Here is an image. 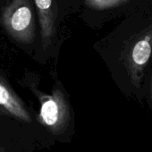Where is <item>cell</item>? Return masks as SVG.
<instances>
[{"label":"cell","instance_id":"1","mask_svg":"<svg viewBox=\"0 0 152 152\" xmlns=\"http://www.w3.org/2000/svg\"><path fill=\"white\" fill-rule=\"evenodd\" d=\"M121 91L148 98L152 59V7L135 12L94 44Z\"/></svg>","mask_w":152,"mask_h":152},{"label":"cell","instance_id":"2","mask_svg":"<svg viewBox=\"0 0 152 152\" xmlns=\"http://www.w3.org/2000/svg\"><path fill=\"white\" fill-rule=\"evenodd\" d=\"M0 26L19 46L39 47V28L34 0H9L0 11Z\"/></svg>","mask_w":152,"mask_h":152},{"label":"cell","instance_id":"3","mask_svg":"<svg viewBox=\"0 0 152 152\" xmlns=\"http://www.w3.org/2000/svg\"><path fill=\"white\" fill-rule=\"evenodd\" d=\"M73 12L91 29H100L107 23L124 19L146 7L140 0H72Z\"/></svg>","mask_w":152,"mask_h":152},{"label":"cell","instance_id":"4","mask_svg":"<svg viewBox=\"0 0 152 152\" xmlns=\"http://www.w3.org/2000/svg\"><path fill=\"white\" fill-rule=\"evenodd\" d=\"M42 53L49 54L60 44V32L65 19L74 14L72 0H34Z\"/></svg>","mask_w":152,"mask_h":152},{"label":"cell","instance_id":"5","mask_svg":"<svg viewBox=\"0 0 152 152\" xmlns=\"http://www.w3.org/2000/svg\"><path fill=\"white\" fill-rule=\"evenodd\" d=\"M39 118L53 133H62L71 118L70 107L62 86H55L52 95H42Z\"/></svg>","mask_w":152,"mask_h":152},{"label":"cell","instance_id":"6","mask_svg":"<svg viewBox=\"0 0 152 152\" xmlns=\"http://www.w3.org/2000/svg\"><path fill=\"white\" fill-rule=\"evenodd\" d=\"M0 108L19 120L31 123V116L23 100L0 75Z\"/></svg>","mask_w":152,"mask_h":152},{"label":"cell","instance_id":"7","mask_svg":"<svg viewBox=\"0 0 152 152\" xmlns=\"http://www.w3.org/2000/svg\"><path fill=\"white\" fill-rule=\"evenodd\" d=\"M147 101L148 102V105H149V107L152 108V69H151V75H150V79H149L148 93Z\"/></svg>","mask_w":152,"mask_h":152},{"label":"cell","instance_id":"8","mask_svg":"<svg viewBox=\"0 0 152 152\" xmlns=\"http://www.w3.org/2000/svg\"><path fill=\"white\" fill-rule=\"evenodd\" d=\"M140 2L146 7H152V0H140Z\"/></svg>","mask_w":152,"mask_h":152},{"label":"cell","instance_id":"9","mask_svg":"<svg viewBox=\"0 0 152 152\" xmlns=\"http://www.w3.org/2000/svg\"><path fill=\"white\" fill-rule=\"evenodd\" d=\"M9 1V0H0V11H1V9L7 5V3Z\"/></svg>","mask_w":152,"mask_h":152},{"label":"cell","instance_id":"10","mask_svg":"<svg viewBox=\"0 0 152 152\" xmlns=\"http://www.w3.org/2000/svg\"><path fill=\"white\" fill-rule=\"evenodd\" d=\"M0 152H4V150H3L2 148H0Z\"/></svg>","mask_w":152,"mask_h":152}]
</instances>
